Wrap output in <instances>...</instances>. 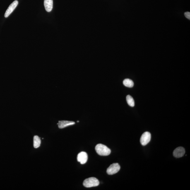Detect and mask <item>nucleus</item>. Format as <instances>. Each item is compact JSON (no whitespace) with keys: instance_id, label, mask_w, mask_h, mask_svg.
Segmentation results:
<instances>
[{"instance_id":"10","label":"nucleus","mask_w":190,"mask_h":190,"mask_svg":"<svg viewBox=\"0 0 190 190\" xmlns=\"http://www.w3.org/2000/svg\"><path fill=\"white\" fill-rule=\"evenodd\" d=\"M41 141L38 136H35L34 137V146L35 148H39L40 146Z\"/></svg>"},{"instance_id":"11","label":"nucleus","mask_w":190,"mask_h":190,"mask_svg":"<svg viewBox=\"0 0 190 190\" xmlns=\"http://www.w3.org/2000/svg\"><path fill=\"white\" fill-rule=\"evenodd\" d=\"M123 84L126 87H130L131 88L133 87L134 86V83L132 80L129 79H125L123 82Z\"/></svg>"},{"instance_id":"6","label":"nucleus","mask_w":190,"mask_h":190,"mask_svg":"<svg viewBox=\"0 0 190 190\" xmlns=\"http://www.w3.org/2000/svg\"><path fill=\"white\" fill-rule=\"evenodd\" d=\"M185 153V150L182 147H179L176 148L174 151L173 155L176 158H180L184 156Z\"/></svg>"},{"instance_id":"3","label":"nucleus","mask_w":190,"mask_h":190,"mask_svg":"<svg viewBox=\"0 0 190 190\" xmlns=\"http://www.w3.org/2000/svg\"><path fill=\"white\" fill-rule=\"evenodd\" d=\"M121 169L120 166L118 163H113L109 166L107 170V172L108 174L109 175H112L117 173Z\"/></svg>"},{"instance_id":"7","label":"nucleus","mask_w":190,"mask_h":190,"mask_svg":"<svg viewBox=\"0 0 190 190\" xmlns=\"http://www.w3.org/2000/svg\"><path fill=\"white\" fill-rule=\"evenodd\" d=\"M88 160V155L85 152H81L78 154L77 156V160L81 164H84Z\"/></svg>"},{"instance_id":"13","label":"nucleus","mask_w":190,"mask_h":190,"mask_svg":"<svg viewBox=\"0 0 190 190\" xmlns=\"http://www.w3.org/2000/svg\"><path fill=\"white\" fill-rule=\"evenodd\" d=\"M184 16L186 18L189 19L190 20V13L189 12H186L184 13Z\"/></svg>"},{"instance_id":"4","label":"nucleus","mask_w":190,"mask_h":190,"mask_svg":"<svg viewBox=\"0 0 190 190\" xmlns=\"http://www.w3.org/2000/svg\"><path fill=\"white\" fill-rule=\"evenodd\" d=\"M151 138V135L148 132H145L144 133L140 139V142L143 146L146 145L149 142Z\"/></svg>"},{"instance_id":"12","label":"nucleus","mask_w":190,"mask_h":190,"mask_svg":"<svg viewBox=\"0 0 190 190\" xmlns=\"http://www.w3.org/2000/svg\"><path fill=\"white\" fill-rule=\"evenodd\" d=\"M126 101L127 103L131 107H134L135 106V101L133 97L131 95H128L126 97Z\"/></svg>"},{"instance_id":"1","label":"nucleus","mask_w":190,"mask_h":190,"mask_svg":"<svg viewBox=\"0 0 190 190\" xmlns=\"http://www.w3.org/2000/svg\"><path fill=\"white\" fill-rule=\"evenodd\" d=\"M96 151L98 155L102 156H107L110 154L111 151L106 145L99 144L95 147Z\"/></svg>"},{"instance_id":"9","label":"nucleus","mask_w":190,"mask_h":190,"mask_svg":"<svg viewBox=\"0 0 190 190\" xmlns=\"http://www.w3.org/2000/svg\"><path fill=\"white\" fill-rule=\"evenodd\" d=\"M44 6L46 11L51 12L53 8V0H44Z\"/></svg>"},{"instance_id":"14","label":"nucleus","mask_w":190,"mask_h":190,"mask_svg":"<svg viewBox=\"0 0 190 190\" xmlns=\"http://www.w3.org/2000/svg\"><path fill=\"white\" fill-rule=\"evenodd\" d=\"M79 122V121H77V122Z\"/></svg>"},{"instance_id":"5","label":"nucleus","mask_w":190,"mask_h":190,"mask_svg":"<svg viewBox=\"0 0 190 190\" xmlns=\"http://www.w3.org/2000/svg\"><path fill=\"white\" fill-rule=\"evenodd\" d=\"M18 1H15L10 5L8 9H7L6 13H5L4 15L5 18H7L13 13L15 8L18 6Z\"/></svg>"},{"instance_id":"8","label":"nucleus","mask_w":190,"mask_h":190,"mask_svg":"<svg viewBox=\"0 0 190 190\" xmlns=\"http://www.w3.org/2000/svg\"><path fill=\"white\" fill-rule=\"evenodd\" d=\"M75 124V123L73 121H59V123H57V125L58 127L60 129H61L72 125H74Z\"/></svg>"},{"instance_id":"2","label":"nucleus","mask_w":190,"mask_h":190,"mask_svg":"<svg viewBox=\"0 0 190 190\" xmlns=\"http://www.w3.org/2000/svg\"><path fill=\"white\" fill-rule=\"evenodd\" d=\"M99 182L98 179L95 177H91L85 179L83 181V186L86 187L90 188L98 186Z\"/></svg>"}]
</instances>
